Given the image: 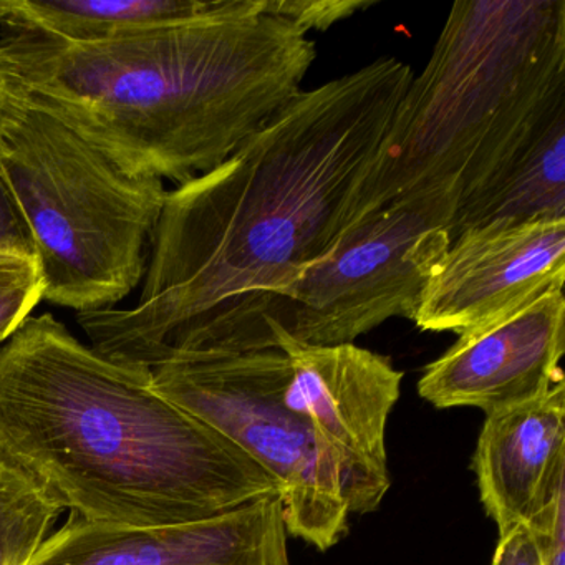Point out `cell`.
I'll return each instance as SVG.
<instances>
[{
	"label": "cell",
	"instance_id": "obj_1",
	"mask_svg": "<svg viewBox=\"0 0 565 565\" xmlns=\"http://www.w3.org/2000/svg\"><path fill=\"white\" fill-rule=\"evenodd\" d=\"M413 77L388 55L300 92L220 167L168 191L138 302L77 316L94 349L148 370L274 349L267 323L352 223Z\"/></svg>",
	"mask_w": 565,
	"mask_h": 565
},
{
	"label": "cell",
	"instance_id": "obj_2",
	"mask_svg": "<svg viewBox=\"0 0 565 565\" xmlns=\"http://www.w3.org/2000/svg\"><path fill=\"white\" fill-rule=\"evenodd\" d=\"M12 90L131 177L186 183L302 92L316 42L264 0L95 45L6 35Z\"/></svg>",
	"mask_w": 565,
	"mask_h": 565
},
{
	"label": "cell",
	"instance_id": "obj_3",
	"mask_svg": "<svg viewBox=\"0 0 565 565\" xmlns=\"http://www.w3.org/2000/svg\"><path fill=\"white\" fill-rule=\"evenodd\" d=\"M0 449L100 524H186L277 495L246 452L158 393L150 370L85 345L51 313L0 347Z\"/></svg>",
	"mask_w": 565,
	"mask_h": 565
},
{
	"label": "cell",
	"instance_id": "obj_4",
	"mask_svg": "<svg viewBox=\"0 0 565 565\" xmlns=\"http://www.w3.org/2000/svg\"><path fill=\"white\" fill-rule=\"evenodd\" d=\"M562 102L564 0L456 2L399 100L350 226L435 184L458 183L462 196Z\"/></svg>",
	"mask_w": 565,
	"mask_h": 565
},
{
	"label": "cell",
	"instance_id": "obj_5",
	"mask_svg": "<svg viewBox=\"0 0 565 565\" xmlns=\"http://www.w3.org/2000/svg\"><path fill=\"white\" fill-rule=\"evenodd\" d=\"M0 177L31 230L45 300L111 309L143 280L163 181L125 173L15 94L0 127Z\"/></svg>",
	"mask_w": 565,
	"mask_h": 565
},
{
	"label": "cell",
	"instance_id": "obj_6",
	"mask_svg": "<svg viewBox=\"0 0 565 565\" xmlns=\"http://www.w3.org/2000/svg\"><path fill=\"white\" fill-rule=\"evenodd\" d=\"M154 390L196 416L276 484L287 534L319 551L349 527L339 472L303 413L289 405L290 363L280 349L210 353L150 370Z\"/></svg>",
	"mask_w": 565,
	"mask_h": 565
},
{
	"label": "cell",
	"instance_id": "obj_7",
	"mask_svg": "<svg viewBox=\"0 0 565 565\" xmlns=\"http://www.w3.org/2000/svg\"><path fill=\"white\" fill-rule=\"evenodd\" d=\"M459 196L458 183H439L353 223L267 323L273 347V330L307 345H342L393 317L412 320L426 280L451 244Z\"/></svg>",
	"mask_w": 565,
	"mask_h": 565
},
{
	"label": "cell",
	"instance_id": "obj_8",
	"mask_svg": "<svg viewBox=\"0 0 565 565\" xmlns=\"http://www.w3.org/2000/svg\"><path fill=\"white\" fill-rule=\"evenodd\" d=\"M273 342L289 359V405L312 423L339 472L350 514L375 511L392 484L386 423L403 373L388 356L355 343L307 345L282 330H273Z\"/></svg>",
	"mask_w": 565,
	"mask_h": 565
},
{
	"label": "cell",
	"instance_id": "obj_9",
	"mask_svg": "<svg viewBox=\"0 0 565 565\" xmlns=\"http://www.w3.org/2000/svg\"><path fill=\"white\" fill-rule=\"evenodd\" d=\"M564 280L565 220L495 221L449 244L412 322L425 332L461 335L548 289H564Z\"/></svg>",
	"mask_w": 565,
	"mask_h": 565
},
{
	"label": "cell",
	"instance_id": "obj_10",
	"mask_svg": "<svg viewBox=\"0 0 565 565\" xmlns=\"http://www.w3.org/2000/svg\"><path fill=\"white\" fill-rule=\"evenodd\" d=\"M564 289H548L531 302L478 329L461 333L418 382L436 408H478L486 415L532 402L564 383Z\"/></svg>",
	"mask_w": 565,
	"mask_h": 565
},
{
	"label": "cell",
	"instance_id": "obj_11",
	"mask_svg": "<svg viewBox=\"0 0 565 565\" xmlns=\"http://www.w3.org/2000/svg\"><path fill=\"white\" fill-rule=\"evenodd\" d=\"M277 495L186 524H100L71 512L31 565H290Z\"/></svg>",
	"mask_w": 565,
	"mask_h": 565
},
{
	"label": "cell",
	"instance_id": "obj_12",
	"mask_svg": "<svg viewBox=\"0 0 565 565\" xmlns=\"http://www.w3.org/2000/svg\"><path fill=\"white\" fill-rule=\"evenodd\" d=\"M475 471L499 535L541 514L565 488V382L532 402L486 415Z\"/></svg>",
	"mask_w": 565,
	"mask_h": 565
},
{
	"label": "cell",
	"instance_id": "obj_13",
	"mask_svg": "<svg viewBox=\"0 0 565 565\" xmlns=\"http://www.w3.org/2000/svg\"><path fill=\"white\" fill-rule=\"evenodd\" d=\"M565 220V102L478 186L462 194L449 239L495 221Z\"/></svg>",
	"mask_w": 565,
	"mask_h": 565
},
{
	"label": "cell",
	"instance_id": "obj_14",
	"mask_svg": "<svg viewBox=\"0 0 565 565\" xmlns=\"http://www.w3.org/2000/svg\"><path fill=\"white\" fill-rule=\"evenodd\" d=\"M227 0H0L8 35L95 45L216 14Z\"/></svg>",
	"mask_w": 565,
	"mask_h": 565
},
{
	"label": "cell",
	"instance_id": "obj_15",
	"mask_svg": "<svg viewBox=\"0 0 565 565\" xmlns=\"http://www.w3.org/2000/svg\"><path fill=\"white\" fill-rule=\"evenodd\" d=\"M64 508L0 449V565H31Z\"/></svg>",
	"mask_w": 565,
	"mask_h": 565
},
{
	"label": "cell",
	"instance_id": "obj_16",
	"mask_svg": "<svg viewBox=\"0 0 565 565\" xmlns=\"http://www.w3.org/2000/svg\"><path fill=\"white\" fill-rule=\"evenodd\" d=\"M44 289L38 260L0 254V347L28 322Z\"/></svg>",
	"mask_w": 565,
	"mask_h": 565
},
{
	"label": "cell",
	"instance_id": "obj_17",
	"mask_svg": "<svg viewBox=\"0 0 565 565\" xmlns=\"http://www.w3.org/2000/svg\"><path fill=\"white\" fill-rule=\"evenodd\" d=\"M375 4L373 0H264V12L289 19L309 34L310 31H327Z\"/></svg>",
	"mask_w": 565,
	"mask_h": 565
},
{
	"label": "cell",
	"instance_id": "obj_18",
	"mask_svg": "<svg viewBox=\"0 0 565 565\" xmlns=\"http://www.w3.org/2000/svg\"><path fill=\"white\" fill-rule=\"evenodd\" d=\"M527 527L534 534L542 565H565V488L535 515Z\"/></svg>",
	"mask_w": 565,
	"mask_h": 565
},
{
	"label": "cell",
	"instance_id": "obj_19",
	"mask_svg": "<svg viewBox=\"0 0 565 565\" xmlns=\"http://www.w3.org/2000/svg\"><path fill=\"white\" fill-rule=\"evenodd\" d=\"M0 254H12V256L38 260L31 230L2 177H0Z\"/></svg>",
	"mask_w": 565,
	"mask_h": 565
},
{
	"label": "cell",
	"instance_id": "obj_20",
	"mask_svg": "<svg viewBox=\"0 0 565 565\" xmlns=\"http://www.w3.org/2000/svg\"><path fill=\"white\" fill-rule=\"evenodd\" d=\"M491 565H542L531 529L515 525L499 535Z\"/></svg>",
	"mask_w": 565,
	"mask_h": 565
},
{
	"label": "cell",
	"instance_id": "obj_21",
	"mask_svg": "<svg viewBox=\"0 0 565 565\" xmlns=\"http://www.w3.org/2000/svg\"><path fill=\"white\" fill-rule=\"evenodd\" d=\"M12 100H14V92H12L11 81H9L8 74H6L2 55H0V127L4 124V118L8 115L9 108H11Z\"/></svg>",
	"mask_w": 565,
	"mask_h": 565
}]
</instances>
